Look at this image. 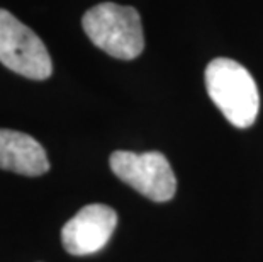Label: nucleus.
<instances>
[{
	"label": "nucleus",
	"mask_w": 263,
	"mask_h": 262,
	"mask_svg": "<svg viewBox=\"0 0 263 262\" xmlns=\"http://www.w3.org/2000/svg\"><path fill=\"white\" fill-rule=\"evenodd\" d=\"M82 26L95 46L114 58L134 60L144 49L141 18L129 5H95L83 14Z\"/></svg>",
	"instance_id": "obj_2"
},
{
	"label": "nucleus",
	"mask_w": 263,
	"mask_h": 262,
	"mask_svg": "<svg viewBox=\"0 0 263 262\" xmlns=\"http://www.w3.org/2000/svg\"><path fill=\"white\" fill-rule=\"evenodd\" d=\"M207 94L226 119L236 128H250L260 111L255 79L241 63L229 58L212 60L205 68Z\"/></svg>",
	"instance_id": "obj_1"
},
{
	"label": "nucleus",
	"mask_w": 263,
	"mask_h": 262,
	"mask_svg": "<svg viewBox=\"0 0 263 262\" xmlns=\"http://www.w3.org/2000/svg\"><path fill=\"white\" fill-rule=\"evenodd\" d=\"M0 169L21 176H43L49 170L44 148L34 138L14 130H0Z\"/></svg>",
	"instance_id": "obj_6"
},
{
	"label": "nucleus",
	"mask_w": 263,
	"mask_h": 262,
	"mask_svg": "<svg viewBox=\"0 0 263 262\" xmlns=\"http://www.w3.org/2000/svg\"><path fill=\"white\" fill-rule=\"evenodd\" d=\"M117 225V215L105 204H88L61 230V242L71 255H90L104 249Z\"/></svg>",
	"instance_id": "obj_5"
},
{
	"label": "nucleus",
	"mask_w": 263,
	"mask_h": 262,
	"mask_svg": "<svg viewBox=\"0 0 263 262\" xmlns=\"http://www.w3.org/2000/svg\"><path fill=\"white\" fill-rule=\"evenodd\" d=\"M0 63L31 80H46L53 72L41 38L4 9H0Z\"/></svg>",
	"instance_id": "obj_3"
},
{
	"label": "nucleus",
	"mask_w": 263,
	"mask_h": 262,
	"mask_svg": "<svg viewBox=\"0 0 263 262\" xmlns=\"http://www.w3.org/2000/svg\"><path fill=\"white\" fill-rule=\"evenodd\" d=\"M110 169L127 186L151 201L165 203L175 194L177 179L170 162L160 152L134 153L117 150L109 159Z\"/></svg>",
	"instance_id": "obj_4"
}]
</instances>
